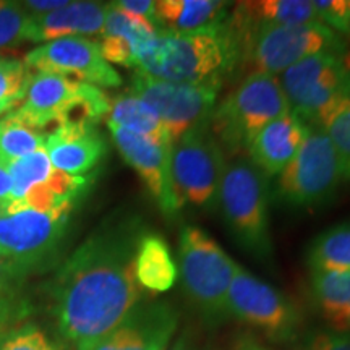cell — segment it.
<instances>
[{
    "mask_svg": "<svg viewBox=\"0 0 350 350\" xmlns=\"http://www.w3.org/2000/svg\"><path fill=\"white\" fill-rule=\"evenodd\" d=\"M271 178L248 157L227 163L217 208L235 243L261 262H271L274 245L269 230Z\"/></svg>",
    "mask_w": 350,
    "mask_h": 350,
    "instance_id": "cell-3",
    "label": "cell"
},
{
    "mask_svg": "<svg viewBox=\"0 0 350 350\" xmlns=\"http://www.w3.org/2000/svg\"><path fill=\"white\" fill-rule=\"evenodd\" d=\"M52 167L81 177L106 156L107 144L96 125H60L44 139Z\"/></svg>",
    "mask_w": 350,
    "mask_h": 350,
    "instance_id": "cell-16",
    "label": "cell"
},
{
    "mask_svg": "<svg viewBox=\"0 0 350 350\" xmlns=\"http://www.w3.org/2000/svg\"><path fill=\"white\" fill-rule=\"evenodd\" d=\"M310 291L327 326L350 306V273L310 271Z\"/></svg>",
    "mask_w": 350,
    "mask_h": 350,
    "instance_id": "cell-26",
    "label": "cell"
},
{
    "mask_svg": "<svg viewBox=\"0 0 350 350\" xmlns=\"http://www.w3.org/2000/svg\"><path fill=\"white\" fill-rule=\"evenodd\" d=\"M239 67L240 44L227 18L191 33L159 31L137 62L138 70L159 80L200 86H222Z\"/></svg>",
    "mask_w": 350,
    "mask_h": 350,
    "instance_id": "cell-2",
    "label": "cell"
},
{
    "mask_svg": "<svg viewBox=\"0 0 350 350\" xmlns=\"http://www.w3.org/2000/svg\"><path fill=\"white\" fill-rule=\"evenodd\" d=\"M29 41V13L20 2H0V49Z\"/></svg>",
    "mask_w": 350,
    "mask_h": 350,
    "instance_id": "cell-31",
    "label": "cell"
},
{
    "mask_svg": "<svg viewBox=\"0 0 350 350\" xmlns=\"http://www.w3.org/2000/svg\"><path fill=\"white\" fill-rule=\"evenodd\" d=\"M229 314L274 344L294 342L304 326L294 301L240 265H235L229 287Z\"/></svg>",
    "mask_w": 350,
    "mask_h": 350,
    "instance_id": "cell-11",
    "label": "cell"
},
{
    "mask_svg": "<svg viewBox=\"0 0 350 350\" xmlns=\"http://www.w3.org/2000/svg\"><path fill=\"white\" fill-rule=\"evenodd\" d=\"M23 3L25 10L29 13V15H42V13L54 12L57 8H62L67 5V0H28V2Z\"/></svg>",
    "mask_w": 350,
    "mask_h": 350,
    "instance_id": "cell-36",
    "label": "cell"
},
{
    "mask_svg": "<svg viewBox=\"0 0 350 350\" xmlns=\"http://www.w3.org/2000/svg\"><path fill=\"white\" fill-rule=\"evenodd\" d=\"M10 175L12 180V193L8 201L13 203H20L23 198L31 190L33 187L41 185L51 177V174L54 172L49 156H47L46 150H39L33 154L20 157V159L12 161L10 164L5 165Z\"/></svg>",
    "mask_w": 350,
    "mask_h": 350,
    "instance_id": "cell-28",
    "label": "cell"
},
{
    "mask_svg": "<svg viewBox=\"0 0 350 350\" xmlns=\"http://www.w3.org/2000/svg\"><path fill=\"white\" fill-rule=\"evenodd\" d=\"M44 148V133L21 119L16 112L0 119V163L3 165Z\"/></svg>",
    "mask_w": 350,
    "mask_h": 350,
    "instance_id": "cell-27",
    "label": "cell"
},
{
    "mask_svg": "<svg viewBox=\"0 0 350 350\" xmlns=\"http://www.w3.org/2000/svg\"><path fill=\"white\" fill-rule=\"evenodd\" d=\"M107 122L122 126L131 133L139 135V137L172 146V139H170L167 130L159 120V117L152 112L150 106H146L142 99H138L131 93L120 94L112 100Z\"/></svg>",
    "mask_w": 350,
    "mask_h": 350,
    "instance_id": "cell-24",
    "label": "cell"
},
{
    "mask_svg": "<svg viewBox=\"0 0 350 350\" xmlns=\"http://www.w3.org/2000/svg\"><path fill=\"white\" fill-rule=\"evenodd\" d=\"M70 213H8L0 203V261L20 281L55 262Z\"/></svg>",
    "mask_w": 350,
    "mask_h": 350,
    "instance_id": "cell-7",
    "label": "cell"
},
{
    "mask_svg": "<svg viewBox=\"0 0 350 350\" xmlns=\"http://www.w3.org/2000/svg\"><path fill=\"white\" fill-rule=\"evenodd\" d=\"M146 226L138 214L103 222L57 269L49 284L57 331L77 350H88L143 300L135 258Z\"/></svg>",
    "mask_w": 350,
    "mask_h": 350,
    "instance_id": "cell-1",
    "label": "cell"
},
{
    "mask_svg": "<svg viewBox=\"0 0 350 350\" xmlns=\"http://www.w3.org/2000/svg\"><path fill=\"white\" fill-rule=\"evenodd\" d=\"M237 39L240 65L250 70L248 73H268L273 77H279L284 70L308 57L349 54L347 39L321 21L304 25H266L240 34Z\"/></svg>",
    "mask_w": 350,
    "mask_h": 350,
    "instance_id": "cell-5",
    "label": "cell"
},
{
    "mask_svg": "<svg viewBox=\"0 0 350 350\" xmlns=\"http://www.w3.org/2000/svg\"><path fill=\"white\" fill-rule=\"evenodd\" d=\"M226 350H256V342L252 339H242V340H237V342L232 345L230 349H226Z\"/></svg>",
    "mask_w": 350,
    "mask_h": 350,
    "instance_id": "cell-40",
    "label": "cell"
},
{
    "mask_svg": "<svg viewBox=\"0 0 350 350\" xmlns=\"http://www.w3.org/2000/svg\"><path fill=\"white\" fill-rule=\"evenodd\" d=\"M310 271L350 273V221L323 230L306 250Z\"/></svg>",
    "mask_w": 350,
    "mask_h": 350,
    "instance_id": "cell-25",
    "label": "cell"
},
{
    "mask_svg": "<svg viewBox=\"0 0 350 350\" xmlns=\"http://www.w3.org/2000/svg\"><path fill=\"white\" fill-rule=\"evenodd\" d=\"M226 154L209 124L172 143V180L178 203L214 211L226 172Z\"/></svg>",
    "mask_w": 350,
    "mask_h": 350,
    "instance_id": "cell-10",
    "label": "cell"
},
{
    "mask_svg": "<svg viewBox=\"0 0 350 350\" xmlns=\"http://www.w3.org/2000/svg\"><path fill=\"white\" fill-rule=\"evenodd\" d=\"M0 350H57L34 325H23L0 342Z\"/></svg>",
    "mask_w": 350,
    "mask_h": 350,
    "instance_id": "cell-33",
    "label": "cell"
},
{
    "mask_svg": "<svg viewBox=\"0 0 350 350\" xmlns=\"http://www.w3.org/2000/svg\"><path fill=\"white\" fill-rule=\"evenodd\" d=\"M135 278L151 294H163L175 286L178 268L169 243L159 234L146 232L139 240L135 258Z\"/></svg>",
    "mask_w": 350,
    "mask_h": 350,
    "instance_id": "cell-22",
    "label": "cell"
},
{
    "mask_svg": "<svg viewBox=\"0 0 350 350\" xmlns=\"http://www.w3.org/2000/svg\"><path fill=\"white\" fill-rule=\"evenodd\" d=\"M178 325L180 312L169 300H142L119 326L88 350H167Z\"/></svg>",
    "mask_w": 350,
    "mask_h": 350,
    "instance_id": "cell-15",
    "label": "cell"
},
{
    "mask_svg": "<svg viewBox=\"0 0 350 350\" xmlns=\"http://www.w3.org/2000/svg\"><path fill=\"white\" fill-rule=\"evenodd\" d=\"M170 350H196V349H195L193 339L190 338V334H188V332H183V334H180V338L175 340Z\"/></svg>",
    "mask_w": 350,
    "mask_h": 350,
    "instance_id": "cell-39",
    "label": "cell"
},
{
    "mask_svg": "<svg viewBox=\"0 0 350 350\" xmlns=\"http://www.w3.org/2000/svg\"><path fill=\"white\" fill-rule=\"evenodd\" d=\"M106 15L107 3L99 2H68L54 12L29 15V42L100 34Z\"/></svg>",
    "mask_w": 350,
    "mask_h": 350,
    "instance_id": "cell-19",
    "label": "cell"
},
{
    "mask_svg": "<svg viewBox=\"0 0 350 350\" xmlns=\"http://www.w3.org/2000/svg\"><path fill=\"white\" fill-rule=\"evenodd\" d=\"M344 99L350 104V73H349L347 80H345V85H344Z\"/></svg>",
    "mask_w": 350,
    "mask_h": 350,
    "instance_id": "cell-41",
    "label": "cell"
},
{
    "mask_svg": "<svg viewBox=\"0 0 350 350\" xmlns=\"http://www.w3.org/2000/svg\"><path fill=\"white\" fill-rule=\"evenodd\" d=\"M287 111L278 77L248 73L222 103L216 104L209 126L224 154L235 156L248 151L256 135Z\"/></svg>",
    "mask_w": 350,
    "mask_h": 350,
    "instance_id": "cell-6",
    "label": "cell"
},
{
    "mask_svg": "<svg viewBox=\"0 0 350 350\" xmlns=\"http://www.w3.org/2000/svg\"><path fill=\"white\" fill-rule=\"evenodd\" d=\"M237 36L266 25H304L318 21L313 0H258L239 2L227 16Z\"/></svg>",
    "mask_w": 350,
    "mask_h": 350,
    "instance_id": "cell-21",
    "label": "cell"
},
{
    "mask_svg": "<svg viewBox=\"0 0 350 350\" xmlns=\"http://www.w3.org/2000/svg\"><path fill=\"white\" fill-rule=\"evenodd\" d=\"M107 126L126 164L137 170L164 216L174 219L182 206L172 180V146L139 137L109 122Z\"/></svg>",
    "mask_w": 350,
    "mask_h": 350,
    "instance_id": "cell-14",
    "label": "cell"
},
{
    "mask_svg": "<svg viewBox=\"0 0 350 350\" xmlns=\"http://www.w3.org/2000/svg\"><path fill=\"white\" fill-rule=\"evenodd\" d=\"M219 90L221 86L164 81L138 68L131 78V94L152 109L172 143L187 131L209 124L217 104Z\"/></svg>",
    "mask_w": 350,
    "mask_h": 350,
    "instance_id": "cell-12",
    "label": "cell"
},
{
    "mask_svg": "<svg viewBox=\"0 0 350 350\" xmlns=\"http://www.w3.org/2000/svg\"><path fill=\"white\" fill-rule=\"evenodd\" d=\"M306 350H350V336L331 329L314 331L305 340Z\"/></svg>",
    "mask_w": 350,
    "mask_h": 350,
    "instance_id": "cell-34",
    "label": "cell"
},
{
    "mask_svg": "<svg viewBox=\"0 0 350 350\" xmlns=\"http://www.w3.org/2000/svg\"><path fill=\"white\" fill-rule=\"evenodd\" d=\"M227 5L221 0H157L159 31L191 33L208 28L227 18Z\"/></svg>",
    "mask_w": 350,
    "mask_h": 350,
    "instance_id": "cell-23",
    "label": "cell"
},
{
    "mask_svg": "<svg viewBox=\"0 0 350 350\" xmlns=\"http://www.w3.org/2000/svg\"><path fill=\"white\" fill-rule=\"evenodd\" d=\"M85 81L55 73L36 72L31 75L25 104L15 111L34 129L44 131L49 125L59 124L65 109L81 93Z\"/></svg>",
    "mask_w": 350,
    "mask_h": 350,
    "instance_id": "cell-18",
    "label": "cell"
},
{
    "mask_svg": "<svg viewBox=\"0 0 350 350\" xmlns=\"http://www.w3.org/2000/svg\"><path fill=\"white\" fill-rule=\"evenodd\" d=\"M310 126L287 111L269 122L248 148V159L268 178L278 177L304 144Z\"/></svg>",
    "mask_w": 350,
    "mask_h": 350,
    "instance_id": "cell-17",
    "label": "cell"
},
{
    "mask_svg": "<svg viewBox=\"0 0 350 350\" xmlns=\"http://www.w3.org/2000/svg\"><path fill=\"white\" fill-rule=\"evenodd\" d=\"M29 81L31 73L23 62L0 57V113L25 99Z\"/></svg>",
    "mask_w": 350,
    "mask_h": 350,
    "instance_id": "cell-29",
    "label": "cell"
},
{
    "mask_svg": "<svg viewBox=\"0 0 350 350\" xmlns=\"http://www.w3.org/2000/svg\"><path fill=\"white\" fill-rule=\"evenodd\" d=\"M25 65L42 73H55L93 86L117 88L122 78L104 60L99 42L83 36L60 38L28 52Z\"/></svg>",
    "mask_w": 350,
    "mask_h": 350,
    "instance_id": "cell-13",
    "label": "cell"
},
{
    "mask_svg": "<svg viewBox=\"0 0 350 350\" xmlns=\"http://www.w3.org/2000/svg\"><path fill=\"white\" fill-rule=\"evenodd\" d=\"M12 193V180L5 165L0 163V201H5L10 198Z\"/></svg>",
    "mask_w": 350,
    "mask_h": 350,
    "instance_id": "cell-37",
    "label": "cell"
},
{
    "mask_svg": "<svg viewBox=\"0 0 350 350\" xmlns=\"http://www.w3.org/2000/svg\"><path fill=\"white\" fill-rule=\"evenodd\" d=\"M235 262L216 240L200 227L178 232V266L188 301L208 327L222 326L229 314V287Z\"/></svg>",
    "mask_w": 350,
    "mask_h": 350,
    "instance_id": "cell-4",
    "label": "cell"
},
{
    "mask_svg": "<svg viewBox=\"0 0 350 350\" xmlns=\"http://www.w3.org/2000/svg\"><path fill=\"white\" fill-rule=\"evenodd\" d=\"M329 137L339 159L342 180L350 182V104L345 103L321 126Z\"/></svg>",
    "mask_w": 350,
    "mask_h": 350,
    "instance_id": "cell-30",
    "label": "cell"
},
{
    "mask_svg": "<svg viewBox=\"0 0 350 350\" xmlns=\"http://www.w3.org/2000/svg\"><path fill=\"white\" fill-rule=\"evenodd\" d=\"M256 350H268V349H265V347H262V345H260V344L256 342Z\"/></svg>",
    "mask_w": 350,
    "mask_h": 350,
    "instance_id": "cell-42",
    "label": "cell"
},
{
    "mask_svg": "<svg viewBox=\"0 0 350 350\" xmlns=\"http://www.w3.org/2000/svg\"><path fill=\"white\" fill-rule=\"evenodd\" d=\"M313 5L318 21L342 38H350V0H313Z\"/></svg>",
    "mask_w": 350,
    "mask_h": 350,
    "instance_id": "cell-32",
    "label": "cell"
},
{
    "mask_svg": "<svg viewBox=\"0 0 350 350\" xmlns=\"http://www.w3.org/2000/svg\"><path fill=\"white\" fill-rule=\"evenodd\" d=\"M350 73V54H319L284 70L278 77L288 111L310 129H321L345 103L344 85Z\"/></svg>",
    "mask_w": 350,
    "mask_h": 350,
    "instance_id": "cell-8",
    "label": "cell"
},
{
    "mask_svg": "<svg viewBox=\"0 0 350 350\" xmlns=\"http://www.w3.org/2000/svg\"><path fill=\"white\" fill-rule=\"evenodd\" d=\"M329 329L336 332H344V334L350 336V306L339 318H336L334 321L331 323Z\"/></svg>",
    "mask_w": 350,
    "mask_h": 350,
    "instance_id": "cell-38",
    "label": "cell"
},
{
    "mask_svg": "<svg viewBox=\"0 0 350 350\" xmlns=\"http://www.w3.org/2000/svg\"><path fill=\"white\" fill-rule=\"evenodd\" d=\"M157 34L150 23L107 3V15L100 31V54L106 62L137 67L138 57Z\"/></svg>",
    "mask_w": 350,
    "mask_h": 350,
    "instance_id": "cell-20",
    "label": "cell"
},
{
    "mask_svg": "<svg viewBox=\"0 0 350 350\" xmlns=\"http://www.w3.org/2000/svg\"><path fill=\"white\" fill-rule=\"evenodd\" d=\"M342 174L329 137L323 129H310L294 159L275 177L271 200L288 208H317L338 193Z\"/></svg>",
    "mask_w": 350,
    "mask_h": 350,
    "instance_id": "cell-9",
    "label": "cell"
},
{
    "mask_svg": "<svg viewBox=\"0 0 350 350\" xmlns=\"http://www.w3.org/2000/svg\"><path fill=\"white\" fill-rule=\"evenodd\" d=\"M112 3L119 8V10L129 13V15L137 16V18L146 21V23H150L152 28L159 33L154 0H120V2H112Z\"/></svg>",
    "mask_w": 350,
    "mask_h": 350,
    "instance_id": "cell-35",
    "label": "cell"
}]
</instances>
